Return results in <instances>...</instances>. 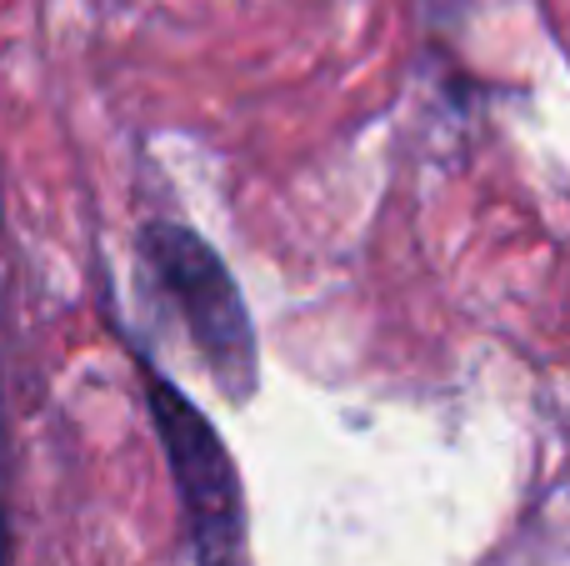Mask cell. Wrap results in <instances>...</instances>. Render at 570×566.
I'll use <instances>...</instances> for the list:
<instances>
[{"label":"cell","mask_w":570,"mask_h":566,"mask_svg":"<svg viewBox=\"0 0 570 566\" xmlns=\"http://www.w3.org/2000/svg\"><path fill=\"white\" fill-rule=\"evenodd\" d=\"M150 421H156V437L166 447L180 507H186L196 566H246L240 481H236V461L226 457L216 427L160 377H150Z\"/></svg>","instance_id":"7a4b0ae2"},{"label":"cell","mask_w":570,"mask_h":566,"mask_svg":"<svg viewBox=\"0 0 570 566\" xmlns=\"http://www.w3.org/2000/svg\"><path fill=\"white\" fill-rule=\"evenodd\" d=\"M140 256L160 276L166 296L186 316L190 336H196L200 357H206L210 377L226 397H250L256 391V331H250L246 301H240L236 281H230L226 261L186 226L156 221L140 236Z\"/></svg>","instance_id":"6da1fadb"},{"label":"cell","mask_w":570,"mask_h":566,"mask_svg":"<svg viewBox=\"0 0 570 566\" xmlns=\"http://www.w3.org/2000/svg\"><path fill=\"white\" fill-rule=\"evenodd\" d=\"M0 566H6V521H0Z\"/></svg>","instance_id":"3957f363"}]
</instances>
